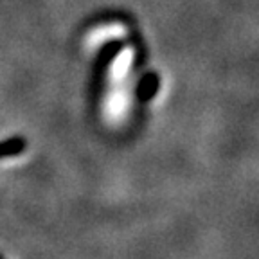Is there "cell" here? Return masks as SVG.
<instances>
[{
	"instance_id": "1",
	"label": "cell",
	"mask_w": 259,
	"mask_h": 259,
	"mask_svg": "<svg viewBox=\"0 0 259 259\" xmlns=\"http://www.w3.org/2000/svg\"><path fill=\"white\" fill-rule=\"evenodd\" d=\"M158 89V79L155 74H148L146 77H142L141 81V87H139V97H141L142 101H148L151 97L157 94Z\"/></svg>"
},
{
	"instance_id": "2",
	"label": "cell",
	"mask_w": 259,
	"mask_h": 259,
	"mask_svg": "<svg viewBox=\"0 0 259 259\" xmlns=\"http://www.w3.org/2000/svg\"><path fill=\"white\" fill-rule=\"evenodd\" d=\"M25 148L24 139H11L8 142L0 144V157H8V155H18Z\"/></svg>"
},
{
	"instance_id": "3",
	"label": "cell",
	"mask_w": 259,
	"mask_h": 259,
	"mask_svg": "<svg viewBox=\"0 0 259 259\" xmlns=\"http://www.w3.org/2000/svg\"><path fill=\"white\" fill-rule=\"evenodd\" d=\"M0 259H2V257H0Z\"/></svg>"
}]
</instances>
